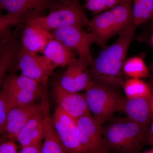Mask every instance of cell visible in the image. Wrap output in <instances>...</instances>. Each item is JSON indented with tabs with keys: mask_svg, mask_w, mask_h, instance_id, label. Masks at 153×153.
<instances>
[{
	"mask_svg": "<svg viewBox=\"0 0 153 153\" xmlns=\"http://www.w3.org/2000/svg\"><path fill=\"white\" fill-rule=\"evenodd\" d=\"M57 1H60V2L62 3L63 4H66V3H68L70 0H57Z\"/></svg>",
	"mask_w": 153,
	"mask_h": 153,
	"instance_id": "4dcf8cb0",
	"label": "cell"
},
{
	"mask_svg": "<svg viewBox=\"0 0 153 153\" xmlns=\"http://www.w3.org/2000/svg\"><path fill=\"white\" fill-rule=\"evenodd\" d=\"M3 87L11 90L43 94L44 87L40 82L21 74H11L5 79Z\"/></svg>",
	"mask_w": 153,
	"mask_h": 153,
	"instance_id": "ffe728a7",
	"label": "cell"
},
{
	"mask_svg": "<svg viewBox=\"0 0 153 153\" xmlns=\"http://www.w3.org/2000/svg\"><path fill=\"white\" fill-rule=\"evenodd\" d=\"M67 68L57 84L63 90L70 92H79L85 90L91 82L89 66L76 57L67 65Z\"/></svg>",
	"mask_w": 153,
	"mask_h": 153,
	"instance_id": "30bf717a",
	"label": "cell"
},
{
	"mask_svg": "<svg viewBox=\"0 0 153 153\" xmlns=\"http://www.w3.org/2000/svg\"><path fill=\"white\" fill-rule=\"evenodd\" d=\"M10 31L3 32L0 30V55L12 36Z\"/></svg>",
	"mask_w": 153,
	"mask_h": 153,
	"instance_id": "4316f807",
	"label": "cell"
},
{
	"mask_svg": "<svg viewBox=\"0 0 153 153\" xmlns=\"http://www.w3.org/2000/svg\"><path fill=\"white\" fill-rule=\"evenodd\" d=\"M57 136L67 153H84L76 133V119L57 106L52 117Z\"/></svg>",
	"mask_w": 153,
	"mask_h": 153,
	"instance_id": "9c48e42d",
	"label": "cell"
},
{
	"mask_svg": "<svg viewBox=\"0 0 153 153\" xmlns=\"http://www.w3.org/2000/svg\"><path fill=\"white\" fill-rule=\"evenodd\" d=\"M123 88L127 98H149L151 90L147 84L140 78H131L124 82Z\"/></svg>",
	"mask_w": 153,
	"mask_h": 153,
	"instance_id": "7402d4cb",
	"label": "cell"
},
{
	"mask_svg": "<svg viewBox=\"0 0 153 153\" xmlns=\"http://www.w3.org/2000/svg\"><path fill=\"white\" fill-rule=\"evenodd\" d=\"M103 137L108 151L119 153H136L146 140V126L127 118L111 121L102 126Z\"/></svg>",
	"mask_w": 153,
	"mask_h": 153,
	"instance_id": "7a4b0ae2",
	"label": "cell"
},
{
	"mask_svg": "<svg viewBox=\"0 0 153 153\" xmlns=\"http://www.w3.org/2000/svg\"><path fill=\"white\" fill-rule=\"evenodd\" d=\"M88 28L96 38V43L102 49L106 48L108 41L115 36L110 10L96 16L89 21Z\"/></svg>",
	"mask_w": 153,
	"mask_h": 153,
	"instance_id": "9a60e30c",
	"label": "cell"
},
{
	"mask_svg": "<svg viewBox=\"0 0 153 153\" xmlns=\"http://www.w3.org/2000/svg\"><path fill=\"white\" fill-rule=\"evenodd\" d=\"M16 68L22 75L38 81L45 87L55 67L44 56L29 52L21 46Z\"/></svg>",
	"mask_w": 153,
	"mask_h": 153,
	"instance_id": "ba28073f",
	"label": "cell"
},
{
	"mask_svg": "<svg viewBox=\"0 0 153 153\" xmlns=\"http://www.w3.org/2000/svg\"><path fill=\"white\" fill-rule=\"evenodd\" d=\"M11 106L5 91L1 88L0 90V134H1L6 118Z\"/></svg>",
	"mask_w": 153,
	"mask_h": 153,
	"instance_id": "cb8c5ba5",
	"label": "cell"
},
{
	"mask_svg": "<svg viewBox=\"0 0 153 153\" xmlns=\"http://www.w3.org/2000/svg\"><path fill=\"white\" fill-rule=\"evenodd\" d=\"M44 143L41 153H67L55 131L47 105L45 107Z\"/></svg>",
	"mask_w": 153,
	"mask_h": 153,
	"instance_id": "ac0fdd59",
	"label": "cell"
},
{
	"mask_svg": "<svg viewBox=\"0 0 153 153\" xmlns=\"http://www.w3.org/2000/svg\"><path fill=\"white\" fill-rule=\"evenodd\" d=\"M84 7L94 14H98L106 11L103 0H85Z\"/></svg>",
	"mask_w": 153,
	"mask_h": 153,
	"instance_id": "d4e9b609",
	"label": "cell"
},
{
	"mask_svg": "<svg viewBox=\"0 0 153 153\" xmlns=\"http://www.w3.org/2000/svg\"><path fill=\"white\" fill-rule=\"evenodd\" d=\"M44 107L43 105L33 103L24 106L11 108L7 114L1 135L12 140H16L17 135L28 121L41 111Z\"/></svg>",
	"mask_w": 153,
	"mask_h": 153,
	"instance_id": "8fae6325",
	"label": "cell"
},
{
	"mask_svg": "<svg viewBox=\"0 0 153 153\" xmlns=\"http://www.w3.org/2000/svg\"><path fill=\"white\" fill-rule=\"evenodd\" d=\"M44 57L55 68L67 66L76 53L62 42L53 38L48 42L43 52Z\"/></svg>",
	"mask_w": 153,
	"mask_h": 153,
	"instance_id": "e0dca14e",
	"label": "cell"
},
{
	"mask_svg": "<svg viewBox=\"0 0 153 153\" xmlns=\"http://www.w3.org/2000/svg\"><path fill=\"white\" fill-rule=\"evenodd\" d=\"M85 90L88 106L92 117L100 125L102 126L111 119L115 113L122 110L124 100L105 85L91 80Z\"/></svg>",
	"mask_w": 153,
	"mask_h": 153,
	"instance_id": "3957f363",
	"label": "cell"
},
{
	"mask_svg": "<svg viewBox=\"0 0 153 153\" xmlns=\"http://www.w3.org/2000/svg\"><path fill=\"white\" fill-rule=\"evenodd\" d=\"M136 27L128 26L119 34L114 43L102 49L98 57L94 60L89 70L91 80L104 85H120L124 83L120 77L126 56L133 40Z\"/></svg>",
	"mask_w": 153,
	"mask_h": 153,
	"instance_id": "6da1fadb",
	"label": "cell"
},
{
	"mask_svg": "<svg viewBox=\"0 0 153 153\" xmlns=\"http://www.w3.org/2000/svg\"><path fill=\"white\" fill-rule=\"evenodd\" d=\"M123 70L125 74L131 78H146L149 70L143 58L133 57L126 60Z\"/></svg>",
	"mask_w": 153,
	"mask_h": 153,
	"instance_id": "603a6c76",
	"label": "cell"
},
{
	"mask_svg": "<svg viewBox=\"0 0 153 153\" xmlns=\"http://www.w3.org/2000/svg\"><path fill=\"white\" fill-rule=\"evenodd\" d=\"M132 0H128L110 9L116 35L128 26L134 25Z\"/></svg>",
	"mask_w": 153,
	"mask_h": 153,
	"instance_id": "d6986e66",
	"label": "cell"
},
{
	"mask_svg": "<svg viewBox=\"0 0 153 153\" xmlns=\"http://www.w3.org/2000/svg\"><path fill=\"white\" fill-rule=\"evenodd\" d=\"M143 153H153V150H152L149 151H148V152H146Z\"/></svg>",
	"mask_w": 153,
	"mask_h": 153,
	"instance_id": "e575fe53",
	"label": "cell"
},
{
	"mask_svg": "<svg viewBox=\"0 0 153 153\" xmlns=\"http://www.w3.org/2000/svg\"><path fill=\"white\" fill-rule=\"evenodd\" d=\"M25 24L21 35V47L29 52L43 53L48 42L53 38L52 33L30 20Z\"/></svg>",
	"mask_w": 153,
	"mask_h": 153,
	"instance_id": "4fadbf2b",
	"label": "cell"
},
{
	"mask_svg": "<svg viewBox=\"0 0 153 153\" xmlns=\"http://www.w3.org/2000/svg\"><path fill=\"white\" fill-rule=\"evenodd\" d=\"M152 45L153 46V34L152 35Z\"/></svg>",
	"mask_w": 153,
	"mask_h": 153,
	"instance_id": "d590c367",
	"label": "cell"
},
{
	"mask_svg": "<svg viewBox=\"0 0 153 153\" xmlns=\"http://www.w3.org/2000/svg\"><path fill=\"white\" fill-rule=\"evenodd\" d=\"M28 20L50 32L70 26L88 27L89 24L80 0H70L56 10L50 11L46 16L34 17Z\"/></svg>",
	"mask_w": 153,
	"mask_h": 153,
	"instance_id": "277c9868",
	"label": "cell"
},
{
	"mask_svg": "<svg viewBox=\"0 0 153 153\" xmlns=\"http://www.w3.org/2000/svg\"><path fill=\"white\" fill-rule=\"evenodd\" d=\"M63 4L57 0H0V10L10 25H17L34 17L44 16L45 11L56 10Z\"/></svg>",
	"mask_w": 153,
	"mask_h": 153,
	"instance_id": "5b68a950",
	"label": "cell"
},
{
	"mask_svg": "<svg viewBox=\"0 0 153 153\" xmlns=\"http://www.w3.org/2000/svg\"><path fill=\"white\" fill-rule=\"evenodd\" d=\"M35 114L22 128L16 140L22 148L42 144L44 139L45 106Z\"/></svg>",
	"mask_w": 153,
	"mask_h": 153,
	"instance_id": "5bb4252c",
	"label": "cell"
},
{
	"mask_svg": "<svg viewBox=\"0 0 153 153\" xmlns=\"http://www.w3.org/2000/svg\"><path fill=\"white\" fill-rule=\"evenodd\" d=\"M54 92L58 107L75 119L91 114L85 93L70 92L63 90L57 83L54 85Z\"/></svg>",
	"mask_w": 153,
	"mask_h": 153,
	"instance_id": "7c38bea8",
	"label": "cell"
},
{
	"mask_svg": "<svg viewBox=\"0 0 153 153\" xmlns=\"http://www.w3.org/2000/svg\"><path fill=\"white\" fill-rule=\"evenodd\" d=\"M134 25H141L153 19V0H132Z\"/></svg>",
	"mask_w": 153,
	"mask_h": 153,
	"instance_id": "44dd1931",
	"label": "cell"
},
{
	"mask_svg": "<svg viewBox=\"0 0 153 153\" xmlns=\"http://www.w3.org/2000/svg\"><path fill=\"white\" fill-rule=\"evenodd\" d=\"M6 139V137H5L3 136H2L1 137H0V144H1V143L3 141H4V140H5Z\"/></svg>",
	"mask_w": 153,
	"mask_h": 153,
	"instance_id": "1f68e13d",
	"label": "cell"
},
{
	"mask_svg": "<svg viewBox=\"0 0 153 153\" xmlns=\"http://www.w3.org/2000/svg\"><path fill=\"white\" fill-rule=\"evenodd\" d=\"M147 100L143 97L127 98L124 101L122 110L128 119L146 126L149 120L151 109Z\"/></svg>",
	"mask_w": 153,
	"mask_h": 153,
	"instance_id": "2e32d148",
	"label": "cell"
},
{
	"mask_svg": "<svg viewBox=\"0 0 153 153\" xmlns=\"http://www.w3.org/2000/svg\"><path fill=\"white\" fill-rule=\"evenodd\" d=\"M42 145L41 144L22 148V150L19 153H41Z\"/></svg>",
	"mask_w": 153,
	"mask_h": 153,
	"instance_id": "83f0119b",
	"label": "cell"
},
{
	"mask_svg": "<svg viewBox=\"0 0 153 153\" xmlns=\"http://www.w3.org/2000/svg\"><path fill=\"white\" fill-rule=\"evenodd\" d=\"M151 131H152V134L153 136V122L152 124V128H151Z\"/></svg>",
	"mask_w": 153,
	"mask_h": 153,
	"instance_id": "836d02e7",
	"label": "cell"
},
{
	"mask_svg": "<svg viewBox=\"0 0 153 153\" xmlns=\"http://www.w3.org/2000/svg\"><path fill=\"white\" fill-rule=\"evenodd\" d=\"M16 145L12 140H5L0 144V153H18Z\"/></svg>",
	"mask_w": 153,
	"mask_h": 153,
	"instance_id": "484cf974",
	"label": "cell"
},
{
	"mask_svg": "<svg viewBox=\"0 0 153 153\" xmlns=\"http://www.w3.org/2000/svg\"><path fill=\"white\" fill-rule=\"evenodd\" d=\"M103 1L107 10H110L114 7L116 6H117L118 5L125 2L128 0H103Z\"/></svg>",
	"mask_w": 153,
	"mask_h": 153,
	"instance_id": "f1b7e54d",
	"label": "cell"
},
{
	"mask_svg": "<svg viewBox=\"0 0 153 153\" xmlns=\"http://www.w3.org/2000/svg\"><path fill=\"white\" fill-rule=\"evenodd\" d=\"M76 133L84 153H108L103 137L102 126L91 114L76 120Z\"/></svg>",
	"mask_w": 153,
	"mask_h": 153,
	"instance_id": "52a82bcc",
	"label": "cell"
},
{
	"mask_svg": "<svg viewBox=\"0 0 153 153\" xmlns=\"http://www.w3.org/2000/svg\"><path fill=\"white\" fill-rule=\"evenodd\" d=\"M10 25L4 16H0V30L3 32H8L10 31Z\"/></svg>",
	"mask_w": 153,
	"mask_h": 153,
	"instance_id": "f546056e",
	"label": "cell"
},
{
	"mask_svg": "<svg viewBox=\"0 0 153 153\" xmlns=\"http://www.w3.org/2000/svg\"><path fill=\"white\" fill-rule=\"evenodd\" d=\"M51 33L53 38L77 53L78 58L88 66L93 63L91 47L96 43V38L92 33L85 32L82 27L79 26L65 27L54 30Z\"/></svg>",
	"mask_w": 153,
	"mask_h": 153,
	"instance_id": "8992f818",
	"label": "cell"
},
{
	"mask_svg": "<svg viewBox=\"0 0 153 153\" xmlns=\"http://www.w3.org/2000/svg\"></svg>",
	"mask_w": 153,
	"mask_h": 153,
	"instance_id": "8d00e7d4",
	"label": "cell"
},
{
	"mask_svg": "<svg viewBox=\"0 0 153 153\" xmlns=\"http://www.w3.org/2000/svg\"><path fill=\"white\" fill-rule=\"evenodd\" d=\"M151 109H152V111L153 112V98L152 100V102L151 104Z\"/></svg>",
	"mask_w": 153,
	"mask_h": 153,
	"instance_id": "d6a6232c",
	"label": "cell"
}]
</instances>
